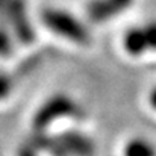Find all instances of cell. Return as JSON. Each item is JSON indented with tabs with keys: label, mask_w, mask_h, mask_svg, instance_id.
I'll return each instance as SVG.
<instances>
[{
	"label": "cell",
	"mask_w": 156,
	"mask_h": 156,
	"mask_svg": "<svg viewBox=\"0 0 156 156\" xmlns=\"http://www.w3.org/2000/svg\"><path fill=\"white\" fill-rule=\"evenodd\" d=\"M79 115H80V108L71 97L65 94H55L50 99H47L35 112L32 126L37 132H43L58 118L79 117Z\"/></svg>",
	"instance_id": "cell-2"
},
{
	"label": "cell",
	"mask_w": 156,
	"mask_h": 156,
	"mask_svg": "<svg viewBox=\"0 0 156 156\" xmlns=\"http://www.w3.org/2000/svg\"><path fill=\"white\" fill-rule=\"evenodd\" d=\"M124 156H156V153L150 143L141 138H135L126 144Z\"/></svg>",
	"instance_id": "cell-8"
},
{
	"label": "cell",
	"mask_w": 156,
	"mask_h": 156,
	"mask_svg": "<svg viewBox=\"0 0 156 156\" xmlns=\"http://www.w3.org/2000/svg\"><path fill=\"white\" fill-rule=\"evenodd\" d=\"M29 143L34 144L37 147V150L47 152V153H50L52 156H70V153L67 152V149L64 147V144L61 143V140L58 136L46 135L44 132L34 133Z\"/></svg>",
	"instance_id": "cell-5"
},
{
	"label": "cell",
	"mask_w": 156,
	"mask_h": 156,
	"mask_svg": "<svg viewBox=\"0 0 156 156\" xmlns=\"http://www.w3.org/2000/svg\"><path fill=\"white\" fill-rule=\"evenodd\" d=\"M6 8L8 0H0V24H6Z\"/></svg>",
	"instance_id": "cell-14"
},
{
	"label": "cell",
	"mask_w": 156,
	"mask_h": 156,
	"mask_svg": "<svg viewBox=\"0 0 156 156\" xmlns=\"http://www.w3.org/2000/svg\"><path fill=\"white\" fill-rule=\"evenodd\" d=\"M150 103H152V106L156 109V88L150 93Z\"/></svg>",
	"instance_id": "cell-15"
},
{
	"label": "cell",
	"mask_w": 156,
	"mask_h": 156,
	"mask_svg": "<svg viewBox=\"0 0 156 156\" xmlns=\"http://www.w3.org/2000/svg\"><path fill=\"white\" fill-rule=\"evenodd\" d=\"M58 138L61 140L70 156H94L96 153V146L93 140L77 130H65L59 133Z\"/></svg>",
	"instance_id": "cell-4"
},
{
	"label": "cell",
	"mask_w": 156,
	"mask_h": 156,
	"mask_svg": "<svg viewBox=\"0 0 156 156\" xmlns=\"http://www.w3.org/2000/svg\"><path fill=\"white\" fill-rule=\"evenodd\" d=\"M109 2H111V5L114 6V9H115L117 12H120V11L126 9L133 0H109Z\"/></svg>",
	"instance_id": "cell-13"
},
{
	"label": "cell",
	"mask_w": 156,
	"mask_h": 156,
	"mask_svg": "<svg viewBox=\"0 0 156 156\" xmlns=\"http://www.w3.org/2000/svg\"><path fill=\"white\" fill-rule=\"evenodd\" d=\"M17 156H38V150L34 144L27 143V144H23L18 149V155Z\"/></svg>",
	"instance_id": "cell-12"
},
{
	"label": "cell",
	"mask_w": 156,
	"mask_h": 156,
	"mask_svg": "<svg viewBox=\"0 0 156 156\" xmlns=\"http://www.w3.org/2000/svg\"><path fill=\"white\" fill-rule=\"evenodd\" d=\"M124 47L127 53L133 55V56H140L149 49L147 46V40L144 35V29L141 27H132L126 32L124 35Z\"/></svg>",
	"instance_id": "cell-6"
},
{
	"label": "cell",
	"mask_w": 156,
	"mask_h": 156,
	"mask_svg": "<svg viewBox=\"0 0 156 156\" xmlns=\"http://www.w3.org/2000/svg\"><path fill=\"white\" fill-rule=\"evenodd\" d=\"M11 90H12V79L8 74L0 73V100L8 97Z\"/></svg>",
	"instance_id": "cell-11"
},
{
	"label": "cell",
	"mask_w": 156,
	"mask_h": 156,
	"mask_svg": "<svg viewBox=\"0 0 156 156\" xmlns=\"http://www.w3.org/2000/svg\"><path fill=\"white\" fill-rule=\"evenodd\" d=\"M6 23H9L15 38L21 44H30L35 40V32L27 17L24 0H8Z\"/></svg>",
	"instance_id": "cell-3"
},
{
	"label": "cell",
	"mask_w": 156,
	"mask_h": 156,
	"mask_svg": "<svg viewBox=\"0 0 156 156\" xmlns=\"http://www.w3.org/2000/svg\"><path fill=\"white\" fill-rule=\"evenodd\" d=\"M144 35L147 40V46L150 50H156V21H152L146 24L144 27Z\"/></svg>",
	"instance_id": "cell-10"
},
{
	"label": "cell",
	"mask_w": 156,
	"mask_h": 156,
	"mask_svg": "<svg viewBox=\"0 0 156 156\" xmlns=\"http://www.w3.org/2000/svg\"><path fill=\"white\" fill-rule=\"evenodd\" d=\"M12 38L6 29V24H0V56L6 58L12 53Z\"/></svg>",
	"instance_id": "cell-9"
},
{
	"label": "cell",
	"mask_w": 156,
	"mask_h": 156,
	"mask_svg": "<svg viewBox=\"0 0 156 156\" xmlns=\"http://www.w3.org/2000/svg\"><path fill=\"white\" fill-rule=\"evenodd\" d=\"M87 11L93 21H105L117 14L109 0H91L87 6Z\"/></svg>",
	"instance_id": "cell-7"
},
{
	"label": "cell",
	"mask_w": 156,
	"mask_h": 156,
	"mask_svg": "<svg viewBox=\"0 0 156 156\" xmlns=\"http://www.w3.org/2000/svg\"><path fill=\"white\" fill-rule=\"evenodd\" d=\"M43 23L47 29L53 30L55 34L77 43V44H87L90 41V32L88 29L71 14L62 9H44L43 15Z\"/></svg>",
	"instance_id": "cell-1"
}]
</instances>
